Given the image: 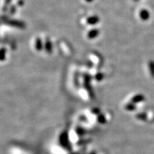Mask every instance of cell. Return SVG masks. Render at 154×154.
<instances>
[{"label": "cell", "instance_id": "6da1fadb", "mask_svg": "<svg viewBox=\"0 0 154 154\" xmlns=\"http://www.w3.org/2000/svg\"><path fill=\"white\" fill-rule=\"evenodd\" d=\"M59 144L64 148L69 150L71 149V145H70L69 141V137L68 132H63L60 134L59 139Z\"/></svg>", "mask_w": 154, "mask_h": 154}, {"label": "cell", "instance_id": "7a4b0ae2", "mask_svg": "<svg viewBox=\"0 0 154 154\" xmlns=\"http://www.w3.org/2000/svg\"><path fill=\"white\" fill-rule=\"evenodd\" d=\"M5 22L7 25H11V26H14V27H17L19 28H23L25 27V24L23 22L19 21L17 20H12V19H8V20H5Z\"/></svg>", "mask_w": 154, "mask_h": 154}, {"label": "cell", "instance_id": "3957f363", "mask_svg": "<svg viewBox=\"0 0 154 154\" xmlns=\"http://www.w3.org/2000/svg\"><path fill=\"white\" fill-rule=\"evenodd\" d=\"M44 49H45L46 53H48V54L52 53V52H53V44H52V41H51L50 39H48L47 40H46L45 44H44Z\"/></svg>", "mask_w": 154, "mask_h": 154}, {"label": "cell", "instance_id": "277c9868", "mask_svg": "<svg viewBox=\"0 0 154 154\" xmlns=\"http://www.w3.org/2000/svg\"><path fill=\"white\" fill-rule=\"evenodd\" d=\"M100 20V17L98 16H92L87 19V23L89 25H95L99 23Z\"/></svg>", "mask_w": 154, "mask_h": 154}, {"label": "cell", "instance_id": "5b68a950", "mask_svg": "<svg viewBox=\"0 0 154 154\" xmlns=\"http://www.w3.org/2000/svg\"><path fill=\"white\" fill-rule=\"evenodd\" d=\"M139 16L141 19L143 21H147L148 19H150V14L148 10H147L146 9H143L140 12Z\"/></svg>", "mask_w": 154, "mask_h": 154}, {"label": "cell", "instance_id": "8992f818", "mask_svg": "<svg viewBox=\"0 0 154 154\" xmlns=\"http://www.w3.org/2000/svg\"><path fill=\"white\" fill-rule=\"evenodd\" d=\"M100 34V30L98 29H92L90 30V32L88 33L87 35L89 39H95V37H98V35Z\"/></svg>", "mask_w": 154, "mask_h": 154}, {"label": "cell", "instance_id": "52a82bcc", "mask_svg": "<svg viewBox=\"0 0 154 154\" xmlns=\"http://www.w3.org/2000/svg\"><path fill=\"white\" fill-rule=\"evenodd\" d=\"M35 48L38 52L41 51L43 49V48H44V45H43V42H42V40L40 38H37V39L35 40Z\"/></svg>", "mask_w": 154, "mask_h": 154}, {"label": "cell", "instance_id": "ba28073f", "mask_svg": "<svg viewBox=\"0 0 154 154\" xmlns=\"http://www.w3.org/2000/svg\"><path fill=\"white\" fill-rule=\"evenodd\" d=\"M6 53L7 50L5 48L0 49V61H4L6 59Z\"/></svg>", "mask_w": 154, "mask_h": 154}, {"label": "cell", "instance_id": "9c48e42d", "mask_svg": "<svg viewBox=\"0 0 154 154\" xmlns=\"http://www.w3.org/2000/svg\"><path fill=\"white\" fill-rule=\"evenodd\" d=\"M12 1V0H6V1H5V5L6 6H7L8 5V4L10 3V2Z\"/></svg>", "mask_w": 154, "mask_h": 154}, {"label": "cell", "instance_id": "30bf717a", "mask_svg": "<svg viewBox=\"0 0 154 154\" xmlns=\"http://www.w3.org/2000/svg\"><path fill=\"white\" fill-rule=\"evenodd\" d=\"M94 0H86V1H87V2H88V3H91Z\"/></svg>", "mask_w": 154, "mask_h": 154}, {"label": "cell", "instance_id": "8fae6325", "mask_svg": "<svg viewBox=\"0 0 154 154\" xmlns=\"http://www.w3.org/2000/svg\"><path fill=\"white\" fill-rule=\"evenodd\" d=\"M134 1H139V0H133Z\"/></svg>", "mask_w": 154, "mask_h": 154}]
</instances>
